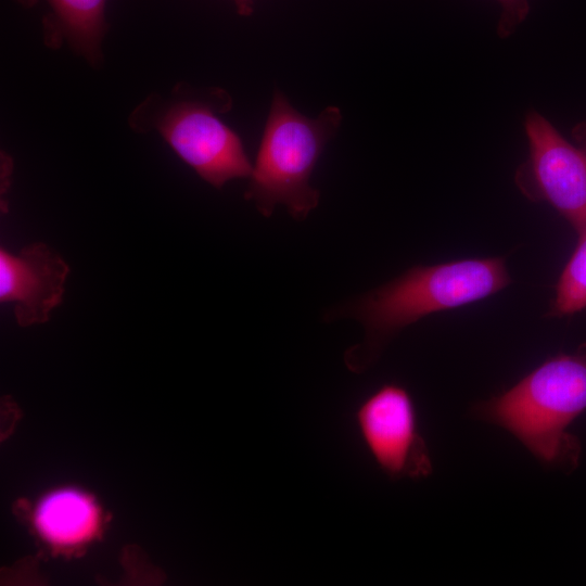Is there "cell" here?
<instances>
[{
  "label": "cell",
  "mask_w": 586,
  "mask_h": 586,
  "mask_svg": "<svg viewBox=\"0 0 586 586\" xmlns=\"http://www.w3.org/2000/svg\"><path fill=\"white\" fill-rule=\"evenodd\" d=\"M578 237L577 245L557 282L550 316H570L586 308V230Z\"/></svg>",
  "instance_id": "cell-10"
},
{
  "label": "cell",
  "mask_w": 586,
  "mask_h": 586,
  "mask_svg": "<svg viewBox=\"0 0 586 586\" xmlns=\"http://www.w3.org/2000/svg\"><path fill=\"white\" fill-rule=\"evenodd\" d=\"M574 137L581 144V149L586 152V123L577 126L574 129Z\"/></svg>",
  "instance_id": "cell-13"
},
{
  "label": "cell",
  "mask_w": 586,
  "mask_h": 586,
  "mask_svg": "<svg viewBox=\"0 0 586 586\" xmlns=\"http://www.w3.org/2000/svg\"><path fill=\"white\" fill-rule=\"evenodd\" d=\"M98 521L94 504L74 491H61L47 497L36 517L41 534L58 545H74L90 538Z\"/></svg>",
  "instance_id": "cell-9"
},
{
  "label": "cell",
  "mask_w": 586,
  "mask_h": 586,
  "mask_svg": "<svg viewBox=\"0 0 586 586\" xmlns=\"http://www.w3.org/2000/svg\"><path fill=\"white\" fill-rule=\"evenodd\" d=\"M501 7L497 31L501 38L513 33L530 12L527 0H496Z\"/></svg>",
  "instance_id": "cell-11"
},
{
  "label": "cell",
  "mask_w": 586,
  "mask_h": 586,
  "mask_svg": "<svg viewBox=\"0 0 586 586\" xmlns=\"http://www.w3.org/2000/svg\"><path fill=\"white\" fill-rule=\"evenodd\" d=\"M528 158L517 173L520 190L546 201L579 234L586 230V152L570 144L536 112L525 120Z\"/></svg>",
  "instance_id": "cell-6"
},
{
  "label": "cell",
  "mask_w": 586,
  "mask_h": 586,
  "mask_svg": "<svg viewBox=\"0 0 586 586\" xmlns=\"http://www.w3.org/2000/svg\"><path fill=\"white\" fill-rule=\"evenodd\" d=\"M33 8L43 2L48 11L42 17L43 40L50 48L64 42L91 65L102 60V41L107 33V0H15Z\"/></svg>",
  "instance_id": "cell-8"
},
{
  "label": "cell",
  "mask_w": 586,
  "mask_h": 586,
  "mask_svg": "<svg viewBox=\"0 0 586 586\" xmlns=\"http://www.w3.org/2000/svg\"><path fill=\"white\" fill-rule=\"evenodd\" d=\"M341 122L336 106L326 107L315 118L307 117L276 90L245 200L264 217L283 205L295 220L306 219L320 202L319 190L310 183L311 175Z\"/></svg>",
  "instance_id": "cell-4"
},
{
  "label": "cell",
  "mask_w": 586,
  "mask_h": 586,
  "mask_svg": "<svg viewBox=\"0 0 586 586\" xmlns=\"http://www.w3.org/2000/svg\"><path fill=\"white\" fill-rule=\"evenodd\" d=\"M231 106V95L221 88L177 84L167 93L142 100L128 125L138 133H160L203 180L220 189L230 180L249 178L253 168L241 138L220 117Z\"/></svg>",
  "instance_id": "cell-3"
},
{
  "label": "cell",
  "mask_w": 586,
  "mask_h": 586,
  "mask_svg": "<svg viewBox=\"0 0 586 586\" xmlns=\"http://www.w3.org/2000/svg\"><path fill=\"white\" fill-rule=\"evenodd\" d=\"M69 268L43 243H34L14 255L0 251V300L14 304L22 327L41 323L62 302Z\"/></svg>",
  "instance_id": "cell-7"
},
{
  "label": "cell",
  "mask_w": 586,
  "mask_h": 586,
  "mask_svg": "<svg viewBox=\"0 0 586 586\" xmlns=\"http://www.w3.org/2000/svg\"><path fill=\"white\" fill-rule=\"evenodd\" d=\"M510 282L501 257L413 266L387 283L330 308L323 319L352 318L362 324L364 340L344 353L346 368L362 373L404 328L431 314L488 297Z\"/></svg>",
  "instance_id": "cell-1"
},
{
  "label": "cell",
  "mask_w": 586,
  "mask_h": 586,
  "mask_svg": "<svg viewBox=\"0 0 586 586\" xmlns=\"http://www.w3.org/2000/svg\"><path fill=\"white\" fill-rule=\"evenodd\" d=\"M585 410L586 341L472 408L475 418L504 428L542 463L563 471L578 464L581 444L568 429Z\"/></svg>",
  "instance_id": "cell-2"
},
{
  "label": "cell",
  "mask_w": 586,
  "mask_h": 586,
  "mask_svg": "<svg viewBox=\"0 0 586 586\" xmlns=\"http://www.w3.org/2000/svg\"><path fill=\"white\" fill-rule=\"evenodd\" d=\"M240 15L249 16L253 13L254 0H232Z\"/></svg>",
  "instance_id": "cell-12"
},
{
  "label": "cell",
  "mask_w": 586,
  "mask_h": 586,
  "mask_svg": "<svg viewBox=\"0 0 586 586\" xmlns=\"http://www.w3.org/2000/svg\"><path fill=\"white\" fill-rule=\"evenodd\" d=\"M354 420L366 449L390 479L418 480L431 474L430 451L415 400L405 386L380 385L359 403Z\"/></svg>",
  "instance_id": "cell-5"
}]
</instances>
